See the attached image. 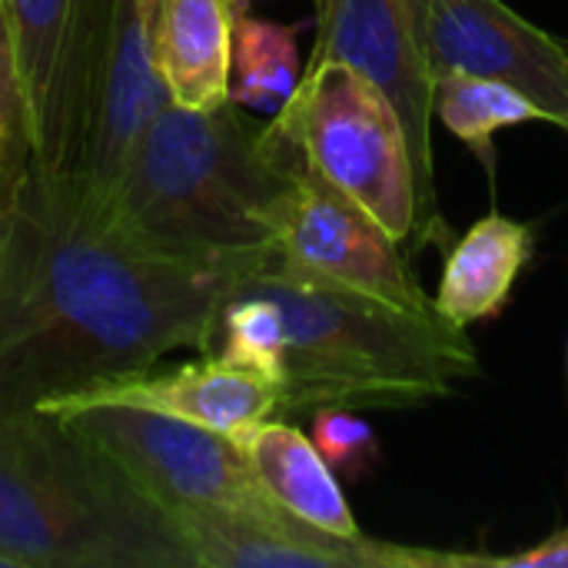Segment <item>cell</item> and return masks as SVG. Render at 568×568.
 <instances>
[{"mask_svg": "<svg viewBox=\"0 0 568 568\" xmlns=\"http://www.w3.org/2000/svg\"><path fill=\"white\" fill-rule=\"evenodd\" d=\"M230 286L110 230L73 180L33 173L0 210V419L203 353Z\"/></svg>", "mask_w": 568, "mask_h": 568, "instance_id": "6da1fadb", "label": "cell"}, {"mask_svg": "<svg viewBox=\"0 0 568 568\" xmlns=\"http://www.w3.org/2000/svg\"><path fill=\"white\" fill-rule=\"evenodd\" d=\"M293 166L296 156L270 123L243 116L233 100L210 110L166 100L106 193L83 203L160 256L240 276L273 246Z\"/></svg>", "mask_w": 568, "mask_h": 568, "instance_id": "7a4b0ae2", "label": "cell"}, {"mask_svg": "<svg viewBox=\"0 0 568 568\" xmlns=\"http://www.w3.org/2000/svg\"><path fill=\"white\" fill-rule=\"evenodd\" d=\"M263 293L283 320V376L276 419L320 409H413L446 399L479 376L466 329L416 316L373 296L286 273L266 253L233 276Z\"/></svg>", "mask_w": 568, "mask_h": 568, "instance_id": "3957f363", "label": "cell"}, {"mask_svg": "<svg viewBox=\"0 0 568 568\" xmlns=\"http://www.w3.org/2000/svg\"><path fill=\"white\" fill-rule=\"evenodd\" d=\"M0 556L17 568H196L180 523L53 409L0 419Z\"/></svg>", "mask_w": 568, "mask_h": 568, "instance_id": "277c9868", "label": "cell"}, {"mask_svg": "<svg viewBox=\"0 0 568 568\" xmlns=\"http://www.w3.org/2000/svg\"><path fill=\"white\" fill-rule=\"evenodd\" d=\"M266 123L310 173L416 253L409 140L396 106L369 77L333 57L310 60L290 100Z\"/></svg>", "mask_w": 568, "mask_h": 568, "instance_id": "5b68a950", "label": "cell"}, {"mask_svg": "<svg viewBox=\"0 0 568 568\" xmlns=\"http://www.w3.org/2000/svg\"><path fill=\"white\" fill-rule=\"evenodd\" d=\"M30 110L40 176L77 180L87 163L113 0H0Z\"/></svg>", "mask_w": 568, "mask_h": 568, "instance_id": "8992f818", "label": "cell"}, {"mask_svg": "<svg viewBox=\"0 0 568 568\" xmlns=\"http://www.w3.org/2000/svg\"><path fill=\"white\" fill-rule=\"evenodd\" d=\"M429 7L433 0H316V47L310 57L356 67L396 106L416 176V253L429 243H449L433 160Z\"/></svg>", "mask_w": 568, "mask_h": 568, "instance_id": "52a82bcc", "label": "cell"}, {"mask_svg": "<svg viewBox=\"0 0 568 568\" xmlns=\"http://www.w3.org/2000/svg\"><path fill=\"white\" fill-rule=\"evenodd\" d=\"M53 413L67 416L110 453L113 463L170 516L270 503L233 436L126 403H70L53 406Z\"/></svg>", "mask_w": 568, "mask_h": 568, "instance_id": "ba28073f", "label": "cell"}, {"mask_svg": "<svg viewBox=\"0 0 568 568\" xmlns=\"http://www.w3.org/2000/svg\"><path fill=\"white\" fill-rule=\"evenodd\" d=\"M266 260L303 280L353 290L416 316H439L406 246L300 160L276 210Z\"/></svg>", "mask_w": 568, "mask_h": 568, "instance_id": "9c48e42d", "label": "cell"}, {"mask_svg": "<svg viewBox=\"0 0 568 568\" xmlns=\"http://www.w3.org/2000/svg\"><path fill=\"white\" fill-rule=\"evenodd\" d=\"M196 568H476L496 556L439 552L373 536H336L273 499L253 509H186L173 516Z\"/></svg>", "mask_w": 568, "mask_h": 568, "instance_id": "30bf717a", "label": "cell"}, {"mask_svg": "<svg viewBox=\"0 0 568 568\" xmlns=\"http://www.w3.org/2000/svg\"><path fill=\"white\" fill-rule=\"evenodd\" d=\"M429 67L479 73L519 90L546 123L568 130V40L529 23L506 0H433Z\"/></svg>", "mask_w": 568, "mask_h": 568, "instance_id": "8fae6325", "label": "cell"}, {"mask_svg": "<svg viewBox=\"0 0 568 568\" xmlns=\"http://www.w3.org/2000/svg\"><path fill=\"white\" fill-rule=\"evenodd\" d=\"M166 0H113L100 110L83 173L73 180L87 203H97L113 183L150 116L170 100L156 73V33Z\"/></svg>", "mask_w": 568, "mask_h": 568, "instance_id": "7c38bea8", "label": "cell"}, {"mask_svg": "<svg viewBox=\"0 0 568 568\" xmlns=\"http://www.w3.org/2000/svg\"><path fill=\"white\" fill-rule=\"evenodd\" d=\"M126 403L153 413H166L223 436H236L280 409V386L246 366L226 363L220 356H203L196 363H180L173 369H146L110 383L97 393L57 403ZM53 409V406H50Z\"/></svg>", "mask_w": 568, "mask_h": 568, "instance_id": "4fadbf2b", "label": "cell"}, {"mask_svg": "<svg viewBox=\"0 0 568 568\" xmlns=\"http://www.w3.org/2000/svg\"><path fill=\"white\" fill-rule=\"evenodd\" d=\"M233 439L240 443L260 489L276 506L316 529L336 536H363L336 473L296 423L273 416L236 433Z\"/></svg>", "mask_w": 568, "mask_h": 568, "instance_id": "5bb4252c", "label": "cell"}, {"mask_svg": "<svg viewBox=\"0 0 568 568\" xmlns=\"http://www.w3.org/2000/svg\"><path fill=\"white\" fill-rule=\"evenodd\" d=\"M536 250V236L526 223L486 213L449 250L439 293L433 296L439 316L459 329L499 316L509 293Z\"/></svg>", "mask_w": 568, "mask_h": 568, "instance_id": "9a60e30c", "label": "cell"}, {"mask_svg": "<svg viewBox=\"0 0 568 568\" xmlns=\"http://www.w3.org/2000/svg\"><path fill=\"white\" fill-rule=\"evenodd\" d=\"M240 0H166L156 73L173 103L210 110L230 100V47Z\"/></svg>", "mask_w": 568, "mask_h": 568, "instance_id": "2e32d148", "label": "cell"}, {"mask_svg": "<svg viewBox=\"0 0 568 568\" xmlns=\"http://www.w3.org/2000/svg\"><path fill=\"white\" fill-rule=\"evenodd\" d=\"M296 30L243 7L233 17L230 47V100L256 113H276L300 83Z\"/></svg>", "mask_w": 568, "mask_h": 568, "instance_id": "e0dca14e", "label": "cell"}, {"mask_svg": "<svg viewBox=\"0 0 568 568\" xmlns=\"http://www.w3.org/2000/svg\"><path fill=\"white\" fill-rule=\"evenodd\" d=\"M433 116L483 160H489V143L499 130L546 120L519 90L479 73H439L433 87Z\"/></svg>", "mask_w": 568, "mask_h": 568, "instance_id": "ac0fdd59", "label": "cell"}, {"mask_svg": "<svg viewBox=\"0 0 568 568\" xmlns=\"http://www.w3.org/2000/svg\"><path fill=\"white\" fill-rule=\"evenodd\" d=\"M37 173L33 163V130L27 97L17 77L7 17L0 7V210L13 203L23 183Z\"/></svg>", "mask_w": 568, "mask_h": 568, "instance_id": "d6986e66", "label": "cell"}, {"mask_svg": "<svg viewBox=\"0 0 568 568\" xmlns=\"http://www.w3.org/2000/svg\"><path fill=\"white\" fill-rule=\"evenodd\" d=\"M310 439L316 443L329 469L346 479L366 476L379 459V446H376L369 423L356 409H346V406H329V409L313 413Z\"/></svg>", "mask_w": 568, "mask_h": 568, "instance_id": "ffe728a7", "label": "cell"}, {"mask_svg": "<svg viewBox=\"0 0 568 568\" xmlns=\"http://www.w3.org/2000/svg\"><path fill=\"white\" fill-rule=\"evenodd\" d=\"M496 568H568V526L526 552L496 559Z\"/></svg>", "mask_w": 568, "mask_h": 568, "instance_id": "44dd1931", "label": "cell"}, {"mask_svg": "<svg viewBox=\"0 0 568 568\" xmlns=\"http://www.w3.org/2000/svg\"><path fill=\"white\" fill-rule=\"evenodd\" d=\"M0 568H17V566H13L10 559H3V556H0Z\"/></svg>", "mask_w": 568, "mask_h": 568, "instance_id": "7402d4cb", "label": "cell"}, {"mask_svg": "<svg viewBox=\"0 0 568 568\" xmlns=\"http://www.w3.org/2000/svg\"><path fill=\"white\" fill-rule=\"evenodd\" d=\"M566 369H568V346H566Z\"/></svg>", "mask_w": 568, "mask_h": 568, "instance_id": "603a6c76", "label": "cell"}, {"mask_svg": "<svg viewBox=\"0 0 568 568\" xmlns=\"http://www.w3.org/2000/svg\"><path fill=\"white\" fill-rule=\"evenodd\" d=\"M240 3H243V0H240Z\"/></svg>", "mask_w": 568, "mask_h": 568, "instance_id": "cb8c5ba5", "label": "cell"}]
</instances>
